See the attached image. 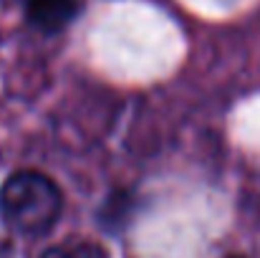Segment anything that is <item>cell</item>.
<instances>
[{"label": "cell", "mask_w": 260, "mask_h": 258, "mask_svg": "<svg viewBox=\"0 0 260 258\" xmlns=\"http://www.w3.org/2000/svg\"><path fill=\"white\" fill-rule=\"evenodd\" d=\"M61 208V190L53 185V180L36 170L15 172L0 187V218L8 231L18 236H46L58 223Z\"/></svg>", "instance_id": "1"}, {"label": "cell", "mask_w": 260, "mask_h": 258, "mask_svg": "<svg viewBox=\"0 0 260 258\" xmlns=\"http://www.w3.org/2000/svg\"><path fill=\"white\" fill-rule=\"evenodd\" d=\"M79 8L81 0H28L25 3L28 20L46 33H56L66 28L79 15Z\"/></svg>", "instance_id": "2"}, {"label": "cell", "mask_w": 260, "mask_h": 258, "mask_svg": "<svg viewBox=\"0 0 260 258\" xmlns=\"http://www.w3.org/2000/svg\"><path fill=\"white\" fill-rule=\"evenodd\" d=\"M46 258H109L106 251L101 246H93V243H79L69 251H51L46 253Z\"/></svg>", "instance_id": "3"}]
</instances>
